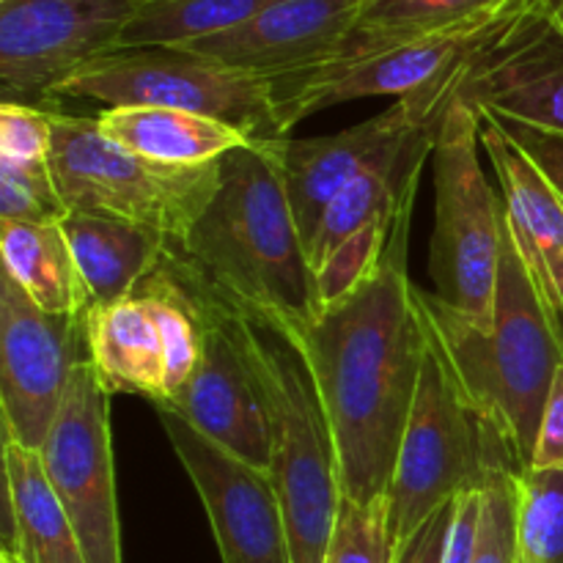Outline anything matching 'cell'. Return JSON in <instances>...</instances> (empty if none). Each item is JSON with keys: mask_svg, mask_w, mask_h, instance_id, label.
I'll return each instance as SVG.
<instances>
[{"mask_svg": "<svg viewBox=\"0 0 563 563\" xmlns=\"http://www.w3.org/2000/svg\"><path fill=\"white\" fill-rule=\"evenodd\" d=\"M407 196L377 267L308 319L278 324L300 350L333 434L344 498L388 495L401 434L416 401L429 328L407 251L416 212Z\"/></svg>", "mask_w": 563, "mask_h": 563, "instance_id": "cell-1", "label": "cell"}, {"mask_svg": "<svg viewBox=\"0 0 563 563\" xmlns=\"http://www.w3.org/2000/svg\"><path fill=\"white\" fill-rule=\"evenodd\" d=\"M168 264L223 306L264 324H295L319 308L308 247L267 143L220 159V185Z\"/></svg>", "mask_w": 563, "mask_h": 563, "instance_id": "cell-2", "label": "cell"}, {"mask_svg": "<svg viewBox=\"0 0 563 563\" xmlns=\"http://www.w3.org/2000/svg\"><path fill=\"white\" fill-rule=\"evenodd\" d=\"M423 317L471 410L498 434L517 473L531 467L542 407L563 363V330L504 231L495 313L487 324L451 311L421 289Z\"/></svg>", "mask_w": 563, "mask_h": 563, "instance_id": "cell-3", "label": "cell"}, {"mask_svg": "<svg viewBox=\"0 0 563 563\" xmlns=\"http://www.w3.org/2000/svg\"><path fill=\"white\" fill-rule=\"evenodd\" d=\"M240 317L269 418V476L286 520L291 563H324L341 493L339 456L300 350L273 324Z\"/></svg>", "mask_w": 563, "mask_h": 563, "instance_id": "cell-4", "label": "cell"}, {"mask_svg": "<svg viewBox=\"0 0 563 563\" xmlns=\"http://www.w3.org/2000/svg\"><path fill=\"white\" fill-rule=\"evenodd\" d=\"M49 170L69 214L124 220L170 242L185 240L220 185V159L165 165L130 152L99 130L97 119L53 110Z\"/></svg>", "mask_w": 563, "mask_h": 563, "instance_id": "cell-5", "label": "cell"}, {"mask_svg": "<svg viewBox=\"0 0 563 563\" xmlns=\"http://www.w3.org/2000/svg\"><path fill=\"white\" fill-rule=\"evenodd\" d=\"M482 119L454 97L434 137V231L429 275L440 302L473 322L495 313L506 209L482 165Z\"/></svg>", "mask_w": 563, "mask_h": 563, "instance_id": "cell-6", "label": "cell"}, {"mask_svg": "<svg viewBox=\"0 0 563 563\" xmlns=\"http://www.w3.org/2000/svg\"><path fill=\"white\" fill-rule=\"evenodd\" d=\"M500 460L511 462L509 451L471 410L429 333L421 383L388 487L396 548H405L456 495L482 489L489 467Z\"/></svg>", "mask_w": 563, "mask_h": 563, "instance_id": "cell-7", "label": "cell"}, {"mask_svg": "<svg viewBox=\"0 0 563 563\" xmlns=\"http://www.w3.org/2000/svg\"><path fill=\"white\" fill-rule=\"evenodd\" d=\"M64 97L93 99L104 108L187 110L225 121L256 143L289 137L269 77L231 69L181 47L115 49L71 75L55 102Z\"/></svg>", "mask_w": 563, "mask_h": 563, "instance_id": "cell-8", "label": "cell"}, {"mask_svg": "<svg viewBox=\"0 0 563 563\" xmlns=\"http://www.w3.org/2000/svg\"><path fill=\"white\" fill-rule=\"evenodd\" d=\"M143 0H5L0 3L3 102L44 108L93 60L115 53Z\"/></svg>", "mask_w": 563, "mask_h": 563, "instance_id": "cell-9", "label": "cell"}, {"mask_svg": "<svg viewBox=\"0 0 563 563\" xmlns=\"http://www.w3.org/2000/svg\"><path fill=\"white\" fill-rule=\"evenodd\" d=\"M110 396L91 363L75 368L64 405L38 449L42 465L64 504L86 563H121Z\"/></svg>", "mask_w": 563, "mask_h": 563, "instance_id": "cell-10", "label": "cell"}, {"mask_svg": "<svg viewBox=\"0 0 563 563\" xmlns=\"http://www.w3.org/2000/svg\"><path fill=\"white\" fill-rule=\"evenodd\" d=\"M176 275L192 291L198 322H201V350L185 388L157 410L176 412L234 456L269 471L273 438H269L267 401L251 352L242 341L240 317L234 308L214 300L181 273Z\"/></svg>", "mask_w": 563, "mask_h": 563, "instance_id": "cell-11", "label": "cell"}, {"mask_svg": "<svg viewBox=\"0 0 563 563\" xmlns=\"http://www.w3.org/2000/svg\"><path fill=\"white\" fill-rule=\"evenodd\" d=\"M88 361L77 317L47 313L3 273L0 280V410L3 440L38 451L64 405L75 368Z\"/></svg>", "mask_w": 563, "mask_h": 563, "instance_id": "cell-12", "label": "cell"}, {"mask_svg": "<svg viewBox=\"0 0 563 563\" xmlns=\"http://www.w3.org/2000/svg\"><path fill=\"white\" fill-rule=\"evenodd\" d=\"M176 460L190 476L223 563H291L284 509L269 471L240 460L176 412L157 410Z\"/></svg>", "mask_w": 563, "mask_h": 563, "instance_id": "cell-13", "label": "cell"}, {"mask_svg": "<svg viewBox=\"0 0 563 563\" xmlns=\"http://www.w3.org/2000/svg\"><path fill=\"white\" fill-rule=\"evenodd\" d=\"M454 97L476 113L563 135V27L533 3L465 71Z\"/></svg>", "mask_w": 563, "mask_h": 563, "instance_id": "cell-14", "label": "cell"}, {"mask_svg": "<svg viewBox=\"0 0 563 563\" xmlns=\"http://www.w3.org/2000/svg\"><path fill=\"white\" fill-rule=\"evenodd\" d=\"M366 0H275L242 25L181 49L231 69L278 77L328 64L357 25Z\"/></svg>", "mask_w": 563, "mask_h": 563, "instance_id": "cell-15", "label": "cell"}, {"mask_svg": "<svg viewBox=\"0 0 563 563\" xmlns=\"http://www.w3.org/2000/svg\"><path fill=\"white\" fill-rule=\"evenodd\" d=\"M416 124L418 121L412 119L407 104L396 99L394 108L333 135L280 137V141L267 143V152L284 181L306 247L335 196L379 152H385Z\"/></svg>", "mask_w": 563, "mask_h": 563, "instance_id": "cell-16", "label": "cell"}, {"mask_svg": "<svg viewBox=\"0 0 563 563\" xmlns=\"http://www.w3.org/2000/svg\"><path fill=\"white\" fill-rule=\"evenodd\" d=\"M482 119V146L493 159L511 231L522 262L563 330V201L531 157L500 130Z\"/></svg>", "mask_w": 563, "mask_h": 563, "instance_id": "cell-17", "label": "cell"}, {"mask_svg": "<svg viewBox=\"0 0 563 563\" xmlns=\"http://www.w3.org/2000/svg\"><path fill=\"white\" fill-rule=\"evenodd\" d=\"M16 563H86L38 451L3 440V550Z\"/></svg>", "mask_w": 563, "mask_h": 563, "instance_id": "cell-18", "label": "cell"}, {"mask_svg": "<svg viewBox=\"0 0 563 563\" xmlns=\"http://www.w3.org/2000/svg\"><path fill=\"white\" fill-rule=\"evenodd\" d=\"M64 231L86 291V313L135 295L174 245L152 229L93 214H66Z\"/></svg>", "mask_w": 563, "mask_h": 563, "instance_id": "cell-19", "label": "cell"}, {"mask_svg": "<svg viewBox=\"0 0 563 563\" xmlns=\"http://www.w3.org/2000/svg\"><path fill=\"white\" fill-rule=\"evenodd\" d=\"M82 322L88 363L113 394L165 401V352L152 308L141 295L93 308Z\"/></svg>", "mask_w": 563, "mask_h": 563, "instance_id": "cell-20", "label": "cell"}, {"mask_svg": "<svg viewBox=\"0 0 563 563\" xmlns=\"http://www.w3.org/2000/svg\"><path fill=\"white\" fill-rule=\"evenodd\" d=\"M93 119L113 143L165 165H209L256 143L225 121L187 110L104 108Z\"/></svg>", "mask_w": 563, "mask_h": 563, "instance_id": "cell-21", "label": "cell"}, {"mask_svg": "<svg viewBox=\"0 0 563 563\" xmlns=\"http://www.w3.org/2000/svg\"><path fill=\"white\" fill-rule=\"evenodd\" d=\"M0 253L3 273L42 311L77 319L86 313V291L64 223L0 220Z\"/></svg>", "mask_w": 563, "mask_h": 563, "instance_id": "cell-22", "label": "cell"}, {"mask_svg": "<svg viewBox=\"0 0 563 563\" xmlns=\"http://www.w3.org/2000/svg\"><path fill=\"white\" fill-rule=\"evenodd\" d=\"M275 0H143L119 49L185 47L231 31Z\"/></svg>", "mask_w": 563, "mask_h": 563, "instance_id": "cell-23", "label": "cell"}, {"mask_svg": "<svg viewBox=\"0 0 563 563\" xmlns=\"http://www.w3.org/2000/svg\"><path fill=\"white\" fill-rule=\"evenodd\" d=\"M506 3L511 0H366L355 31L346 36V42L330 60L346 58L361 49L396 42V38L460 25Z\"/></svg>", "mask_w": 563, "mask_h": 563, "instance_id": "cell-24", "label": "cell"}, {"mask_svg": "<svg viewBox=\"0 0 563 563\" xmlns=\"http://www.w3.org/2000/svg\"><path fill=\"white\" fill-rule=\"evenodd\" d=\"M515 563H563V471L517 476Z\"/></svg>", "mask_w": 563, "mask_h": 563, "instance_id": "cell-25", "label": "cell"}, {"mask_svg": "<svg viewBox=\"0 0 563 563\" xmlns=\"http://www.w3.org/2000/svg\"><path fill=\"white\" fill-rule=\"evenodd\" d=\"M396 559L399 548H396L388 495L368 504L341 498L324 563H396Z\"/></svg>", "mask_w": 563, "mask_h": 563, "instance_id": "cell-26", "label": "cell"}, {"mask_svg": "<svg viewBox=\"0 0 563 563\" xmlns=\"http://www.w3.org/2000/svg\"><path fill=\"white\" fill-rule=\"evenodd\" d=\"M66 207L47 163L0 159V220L16 223H64Z\"/></svg>", "mask_w": 563, "mask_h": 563, "instance_id": "cell-27", "label": "cell"}, {"mask_svg": "<svg viewBox=\"0 0 563 563\" xmlns=\"http://www.w3.org/2000/svg\"><path fill=\"white\" fill-rule=\"evenodd\" d=\"M517 476L506 460L489 467L484 482L482 531L473 563H515L517 555Z\"/></svg>", "mask_w": 563, "mask_h": 563, "instance_id": "cell-28", "label": "cell"}, {"mask_svg": "<svg viewBox=\"0 0 563 563\" xmlns=\"http://www.w3.org/2000/svg\"><path fill=\"white\" fill-rule=\"evenodd\" d=\"M53 152V108L25 102L0 104V159L47 163Z\"/></svg>", "mask_w": 563, "mask_h": 563, "instance_id": "cell-29", "label": "cell"}, {"mask_svg": "<svg viewBox=\"0 0 563 563\" xmlns=\"http://www.w3.org/2000/svg\"><path fill=\"white\" fill-rule=\"evenodd\" d=\"M484 119L495 121L528 157L537 163V168L542 170L544 179L555 187V192L561 196L563 201V135H555V132H544V130H533V126L517 124V121L500 119V115H489V113H478Z\"/></svg>", "mask_w": 563, "mask_h": 563, "instance_id": "cell-30", "label": "cell"}, {"mask_svg": "<svg viewBox=\"0 0 563 563\" xmlns=\"http://www.w3.org/2000/svg\"><path fill=\"white\" fill-rule=\"evenodd\" d=\"M531 467L533 471H563V363L555 372L548 401L542 407Z\"/></svg>", "mask_w": 563, "mask_h": 563, "instance_id": "cell-31", "label": "cell"}, {"mask_svg": "<svg viewBox=\"0 0 563 563\" xmlns=\"http://www.w3.org/2000/svg\"><path fill=\"white\" fill-rule=\"evenodd\" d=\"M451 526V506L440 509L405 548L399 550L396 563H443L445 539H449Z\"/></svg>", "mask_w": 563, "mask_h": 563, "instance_id": "cell-32", "label": "cell"}, {"mask_svg": "<svg viewBox=\"0 0 563 563\" xmlns=\"http://www.w3.org/2000/svg\"><path fill=\"white\" fill-rule=\"evenodd\" d=\"M548 9H550V14L559 20V25L563 27V0H548Z\"/></svg>", "mask_w": 563, "mask_h": 563, "instance_id": "cell-33", "label": "cell"}, {"mask_svg": "<svg viewBox=\"0 0 563 563\" xmlns=\"http://www.w3.org/2000/svg\"><path fill=\"white\" fill-rule=\"evenodd\" d=\"M0 555H5V559H9V563H16L14 559H11V555H9V553H0Z\"/></svg>", "mask_w": 563, "mask_h": 563, "instance_id": "cell-34", "label": "cell"}, {"mask_svg": "<svg viewBox=\"0 0 563 563\" xmlns=\"http://www.w3.org/2000/svg\"><path fill=\"white\" fill-rule=\"evenodd\" d=\"M0 563H9V559H5V555H0Z\"/></svg>", "mask_w": 563, "mask_h": 563, "instance_id": "cell-35", "label": "cell"}, {"mask_svg": "<svg viewBox=\"0 0 563 563\" xmlns=\"http://www.w3.org/2000/svg\"><path fill=\"white\" fill-rule=\"evenodd\" d=\"M533 3H548V0H533Z\"/></svg>", "mask_w": 563, "mask_h": 563, "instance_id": "cell-36", "label": "cell"}, {"mask_svg": "<svg viewBox=\"0 0 563 563\" xmlns=\"http://www.w3.org/2000/svg\"><path fill=\"white\" fill-rule=\"evenodd\" d=\"M0 3H5V0H0Z\"/></svg>", "mask_w": 563, "mask_h": 563, "instance_id": "cell-37", "label": "cell"}]
</instances>
